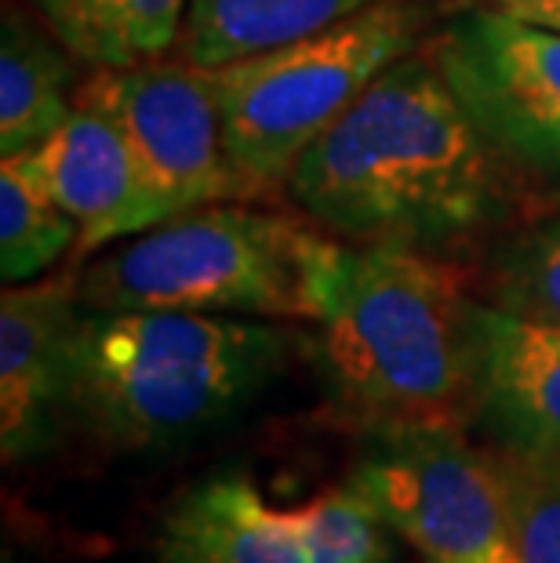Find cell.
Here are the masks:
<instances>
[{
	"label": "cell",
	"mask_w": 560,
	"mask_h": 563,
	"mask_svg": "<svg viewBox=\"0 0 560 563\" xmlns=\"http://www.w3.org/2000/svg\"><path fill=\"white\" fill-rule=\"evenodd\" d=\"M495 153L440 66L411 52L303 153L288 186L339 241L440 247L498 211Z\"/></svg>",
	"instance_id": "1"
},
{
	"label": "cell",
	"mask_w": 560,
	"mask_h": 563,
	"mask_svg": "<svg viewBox=\"0 0 560 563\" xmlns=\"http://www.w3.org/2000/svg\"><path fill=\"white\" fill-rule=\"evenodd\" d=\"M470 302L426 247L320 236L306 353L328 404L361 429L470 422Z\"/></svg>",
	"instance_id": "2"
},
{
	"label": "cell",
	"mask_w": 560,
	"mask_h": 563,
	"mask_svg": "<svg viewBox=\"0 0 560 563\" xmlns=\"http://www.w3.org/2000/svg\"><path fill=\"white\" fill-rule=\"evenodd\" d=\"M288 350L262 317L85 309L69 422L110 451L183 448L244 415L281 378Z\"/></svg>",
	"instance_id": "3"
},
{
	"label": "cell",
	"mask_w": 560,
	"mask_h": 563,
	"mask_svg": "<svg viewBox=\"0 0 560 563\" xmlns=\"http://www.w3.org/2000/svg\"><path fill=\"white\" fill-rule=\"evenodd\" d=\"M317 241L281 214L219 203L153 225L91 262L77 277V295L99 313L306 320Z\"/></svg>",
	"instance_id": "4"
},
{
	"label": "cell",
	"mask_w": 560,
	"mask_h": 563,
	"mask_svg": "<svg viewBox=\"0 0 560 563\" xmlns=\"http://www.w3.org/2000/svg\"><path fill=\"white\" fill-rule=\"evenodd\" d=\"M422 8L383 0L328 30L208 69L226 153L248 194L288 183L295 164L383 69L415 52Z\"/></svg>",
	"instance_id": "5"
},
{
	"label": "cell",
	"mask_w": 560,
	"mask_h": 563,
	"mask_svg": "<svg viewBox=\"0 0 560 563\" xmlns=\"http://www.w3.org/2000/svg\"><path fill=\"white\" fill-rule=\"evenodd\" d=\"M345 487L426 563H517L492 448L455 422L364 429Z\"/></svg>",
	"instance_id": "6"
},
{
	"label": "cell",
	"mask_w": 560,
	"mask_h": 563,
	"mask_svg": "<svg viewBox=\"0 0 560 563\" xmlns=\"http://www.w3.org/2000/svg\"><path fill=\"white\" fill-rule=\"evenodd\" d=\"M389 527L350 487L281 506L241 470L183 487L153 527V563H397Z\"/></svg>",
	"instance_id": "7"
},
{
	"label": "cell",
	"mask_w": 560,
	"mask_h": 563,
	"mask_svg": "<svg viewBox=\"0 0 560 563\" xmlns=\"http://www.w3.org/2000/svg\"><path fill=\"white\" fill-rule=\"evenodd\" d=\"M74 99L91 102L121 128L142 186L164 222L211 208L219 200L252 197L226 153L216 88L200 66H124L99 69Z\"/></svg>",
	"instance_id": "8"
},
{
	"label": "cell",
	"mask_w": 560,
	"mask_h": 563,
	"mask_svg": "<svg viewBox=\"0 0 560 563\" xmlns=\"http://www.w3.org/2000/svg\"><path fill=\"white\" fill-rule=\"evenodd\" d=\"M433 63L503 157L560 183V33L476 8L451 19Z\"/></svg>",
	"instance_id": "9"
},
{
	"label": "cell",
	"mask_w": 560,
	"mask_h": 563,
	"mask_svg": "<svg viewBox=\"0 0 560 563\" xmlns=\"http://www.w3.org/2000/svg\"><path fill=\"white\" fill-rule=\"evenodd\" d=\"M77 280L8 284L0 298V454L41 459L69 426V378L80 331Z\"/></svg>",
	"instance_id": "10"
},
{
	"label": "cell",
	"mask_w": 560,
	"mask_h": 563,
	"mask_svg": "<svg viewBox=\"0 0 560 563\" xmlns=\"http://www.w3.org/2000/svg\"><path fill=\"white\" fill-rule=\"evenodd\" d=\"M470 422L492 448L560 462V328L470 302Z\"/></svg>",
	"instance_id": "11"
},
{
	"label": "cell",
	"mask_w": 560,
	"mask_h": 563,
	"mask_svg": "<svg viewBox=\"0 0 560 563\" xmlns=\"http://www.w3.org/2000/svg\"><path fill=\"white\" fill-rule=\"evenodd\" d=\"M26 157L58 208L77 222V255L139 236L164 222L142 186L139 164L121 128L99 106L77 99L69 121L37 150H26Z\"/></svg>",
	"instance_id": "12"
},
{
	"label": "cell",
	"mask_w": 560,
	"mask_h": 563,
	"mask_svg": "<svg viewBox=\"0 0 560 563\" xmlns=\"http://www.w3.org/2000/svg\"><path fill=\"white\" fill-rule=\"evenodd\" d=\"M372 4L383 0H189L183 52L189 66L216 69L328 30Z\"/></svg>",
	"instance_id": "13"
},
{
	"label": "cell",
	"mask_w": 560,
	"mask_h": 563,
	"mask_svg": "<svg viewBox=\"0 0 560 563\" xmlns=\"http://www.w3.org/2000/svg\"><path fill=\"white\" fill-rule=\"evenodd\" d=\"M52 37L99 69L139 66L183 37L189 0H33Z\"/></svg>",
	"instance_id": "14"
},
{
	"label": "cell",
	"mask_w": 560,
	"mask_h": 563,
	"mask_svg": "<svg viewBox=\"0 0 560 563\" xmlns=\"http://www.w3.org/2000/svg\"><path fill=\"white\" fill-rule=\"evenodd\" d=\"M15 11L0 30V157L37 150L77 110L69 99V58Z\"/></svg>",
	"instance_id": "15"
},
{
	"label": "cell",
	"mask_w": 560,
	"mask_h": 563,
	"mask_svg": "<svg viewBox=\"0 0 560 563\" xmlns=\"http://www.w3.org/2000/svg\"><path fill=\"white\" fill-rule=\"evenodd\" d=\"M77 251V222L47 194L26 153L0 161V277L26 284L66 251Z\"/></svg>",
	"instance_id": "16"
},
{
	"label": "cell",
	"mask_w": 560,
	"mask_h": 563,
	"mask_svg": "<svg viewBox=\"0 0 560 563\" xmlns=\"http://www.w3.org/2000/svg\"><path fill=\"white\" fill-rule=\"evenodd\" d=\"M487 302L560 328V214L535 222L498 251Z\"/></svg>",
	"instance_id": "17"
},
{
	"label": "cell",
	"mask_w": 560,
	"mask_h": 563,
	"mask_svg": "<svg viewBox=\"0 0 560 563\" xmlns=\"http://www.w3.org/2000/svg\"><path fill=\"white\" fill-rule=\"evenodd\" d=\"M506 490L517 563H560V462L492 448Z\"/></svg>",
	"instance_id": "18"
},
{
	"label": "cell",
	"mask_w": 560,
	"mask_h": 563,
	"mask_svg": "<svg viewBox=\"0 0 560 563\" xmlns=\"http://www.w3.org/2000/svg\"><path fill=\"white\" fill-rule=\"evenodd\" d=\"M492 4L509 11V15H517V19L535 22V26L560 33V0H492Z\"/></svg>",
	"instance_id": "19"
}]
</instances>
